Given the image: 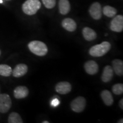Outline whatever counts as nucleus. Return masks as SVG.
<instances>
[{"mask_svg": "<svg viewBox=\"0 0 123 123\" xmlns=\"http://www.w3.org/2000/svg\"><path fill=\"white\" fill-rule=\"evenodd\" d=\"M28 88L25 86H18L14 90V96L17 99H24L28 96Z\"/></svg>", "mask_w": 123, "mask_h": 123, "instance_id": "nucleus-11", "label": "nucleus"}, {"mask_svg": "<svg viewBox=\"0 0 123 123\" xmlns=\"http://www.w3.org/2000/svg\"><path fill=\"white\" fill-rule=\"evenodd\" d=\"M5 1H11V0H5Z\"/></svg>", "mask_w": 123, "mask_h": 123, "instance_id": "nucleus-29", "label": "nucleus"}, {"mask_svg": "<svg viewBox=\"0 0 123 123\" xmlns=\"http://www.w3.org/2000/svg\"><path fill=\"white\" fill-rule=\"evenodd\" d=\"M28 47L31 53L38 56H44L48 52V48L46 44L39 41L30 42L28 44Z\"/></svg>", "mask_w": 123, "mask_h": 123, "instance_id": "nucleus-2", "label": "nucleus"}, {"mask_svg": "<svg viewBox=\"0 0 123 123\" xmlns=\"http://www.w3.org/2000/svg\"><path fill=\"white\" fill-rule=\"evenodd\" d=\"M71 85L67 81H61L55 86V91L60 94L65 95L71 91Z\"/></svg>", "mask_w": 123, "mask_h": 123, "instance_id": "nucleus-8", "label": "nucleus"}, {"mask_svg": "<svg viewBox=\"0 0 123 123\" xmlns=\"http://www.w3.org/2000/svg\"><path fill=\"white\" fill-rule=\"evenodd\" d=\"M111 30L115 32L120 33L123 30V17L121 15H118L115 17L111 22Z\"/></svg>", "mask_w": 123, "mask_h": 123, "instance_id": "nucleus-6", "label": "nucleus"}, {"mask_svg": "<svg viewBox=\"0 0 123 123\" xmlns=\"http://www.w3.org/2000/svg\"><path fill=\"white\" fill-rule=\"evenodd\" d=\"M84 67L86 73L91 75L96 74L99 71V66L98 63L93 61H87L84 64Z\"/></svg>", "mask_w": 123, "mask_h": 123, "instance_id": "nucleus-9", "label": "nucleus"}, {"mask_svg": "<svg viewBox=\"0 0 123 123\" xmlns=\"http://www.w3.org/2000/svg\"><path fill=\"white\" fill-rule=\"evenodd\" d=\"M119 105L121 110H123V99H121L119 101Z\"/></svg>", "mask_w": 123, "mask_h": 123, "instance_id": "nucleus-24", "label": "nucleus"}, {"mask_svg": "<svg viewBox=\"0 0 123 123\" xmlns=\"http://www.w3.org/2000/svg\"><path fill=\"white\" fill-rule=\"evenodd\" d=\"M12 100L6 93H0V112L6 113L12 107Z\"/></svg>", "mask_w": 123, "mask_h": 123, "instance_id": "nucleus-5", "label": "nucleus"}, {"mask_svg": "<svg viewBox=\"0 0 123 123\" xmlns=\"http://www.w3.org/2000/svg\"><path fill=\"white\" fill-rule=\"evenodd\" d=\"M41 3L39 0H27L22 5V10L24 13L29 15L36 14L41 8Z\"/></svg>", "mask_w": 123, "mask_h": 123, "instance_id": "nucleus-3", "label": "nucleus"}, {"mask_svg": "<svg viewBox=\"0 0 123 123\" xmlns=\"http://www.w3.org/2000/svg\"><path fill=\"white\" fill-rule=\"evenodd\" d=\"M2 3H3V1L2 0H0V4H2Z\"/></svg>", "mask_w": 123, "mask_h": 123, "instance_id": "nucleus-27", "label": "nucleus"}, {"mask_svg": "<svg viewBox=\"0 0 123 123\" xmlns=\"http://www.w3.org/2000/svg\"><path fill=\"white\" fill-rule=\"evenodd\" d=\"M101 98L104 104L107 106H111L113 104V99L111 92L108 90H103L101 92Z\"/></svg>", "mask_w": 123, "mask_h": 123, "instance_id": "nucleus-16", "label": "nucleus"}, {"mask_svg": "<svg viewBox=\"0 0 123 123\" xmlns=\"http://www.w3.org/2000/svg\"><path fill=\"white\" fill-rule=\"evenodd\" d=\"M70 4L68 0H59V10L61 14L66 15L70 11Z\"/></svg>", "mask_w": 123, "mask_h": 123, "instance_id": "nucleus-17", "label": "nucleus"}, {"mask_svg": "<svg viewBox=\"0 0 123 123\" xmlns=\"http://www.w3.org/2000/svg\"><path fill=\"white\" fill-rule=\"evenodd\" d=\"M63 27L68 31L73 32L76 29V24L74 20L71 18H67L63 20L62 22Z\"/></svg>", "mask_w": 123, "mask_h": 123, "instance_id": "nucleus-12", "label": "nucleus"}, {"mask_svg": "<svg viewBox=\"0 0 123 123\" xmlns=\"http://www.w3.org/2000/svg\"><path fill=\"white\" fill-rule=\"evenodd\" d=\"M103 12L105 16L112 18L116 15L117 10L116 9L111 6H105L103 9Z\"/></svg>", "mask_w": 123, "mask_h": 123, "instance_id": "nucleus-18", "label": "nucleus"}, {"mask_svg": "<svg viewBox=\"0 0 123 123\" xmlns=\"http://www.w3.org/2000/svg\"><path fill=\"white\" fill-rule=\"evenodd\" d=\"M112 92L115 95H121L123 92V84L118 83L113 85L112 87Z\"/></svg>", "mask_w": 123, "mask_h": 123, "instance_id": "nucleus-21", "label": "nucleus"}, {"mask_svg": "<svg viewBox=\"0 0 123 123\" xmlns=\"http://www.w3.org/2000/svg\"><path fill=\"white\" fill-rule=\"evenodd\" d=\"M27 71L28 67L26 64H19L15 66L14 69L12 71V74L15 78H19L24 76L27 73Z\"/></svg>", "mask_w": 123, "mask_h": 123, "instance_id": "nucleus-10", "label": "nucleus"}, {"mask_svg": "<svg viewBox=\"0 0 123 123\" xmlns=\"http://www.w3.org/2000/svg\"><path fill=\"white\" fill-rule=\"evenodd\" d=\"M118 123H123V119H121V120H120V121H119V122H118Z\"/></svg>", "mask_w": 123, "mask_h": 123, "instance_id": "nucleus-26", "label": "nucleus"}, {"mask_svg": "<svg viewBox=\"0 0 123 123\" xmlns=\"http://www.w3.org/2000/svg\"><path fill=\"white\" fill-rule=\"evenodd\" d=\"M12 69L7 64H0V75L3 76H9L12 74Z\"/></svg>", "mask_w": 123, "mask_h": 123, "instance_id": "nucleus-19", "label": "nucleus"}, {"mask_svg": "<svg viewBox=\"0 0 123 123\" xmlns=\"http://www.w3.org/2000/svg\"><path fill=\"white\" fill-rule=\"evenodd\" d=\"M86 105L85 98L82 96L77 97L71 103L72 110L76 113H80L84 110Z\"/></svg>", "mask_w": 123, "mask_h": 123, "instance_id": "nucleus-4", "label": "nucleus"}, {"mask_svg": "<svg viewBox=\"0 0 123 123\" xmlns=\"http://www.w3.org/2000/svg\"><path fill=\"white\" fill-rule=\"evenodd\" d=\"M112 69L119 76L123 75V62L120 59H114L112 61Z\"/></svg>", "mask_w": 123, "mask_h": 123, "instance_id": "nucleus-15", "label": "nucleus"}, {"mask_svg": "<svg viewBox=\"0 0 123 123\" xmlns=\"http://www.w3.org/2000/svg\"><path fill=\"white\" fill-rule=\"evenodd\" d=\"M9 123H22L23 121L21 116L16 113V112H12L9 115L8 117Z\"/></svg>", "mask_w": 123, "mask_h": 123, "instance_id": "nucleus-20", "label": "nucleus"}, {"mask_svg": "<svg viewBox=\"0 0 123 123\" xmlns=\"http://www.w3.org/2000/svg\"><path fill=\"white\" fill-rule=\"evenodd\" d=\"M113 76V70L112 67L110 66H106L101 75V80L104 83H108L111 80Z\"/></svg>", "mask_w": 123, "mask_h": 123, "instance_id": "nucleus-13", "label": "nucleus"}, {"mask_svg": "<svg viewBox=\"0 0 123 123\" xmlns=\"http://www.w3.org/2000/svg\"><path fill=\"white\" fill-rule=\"evenodd\" d=\"M83 36L86 41H92L95 39L97 37V34L94 30L90 27H86L83 29Z\"/></svg>", "mask_w": 123, "mask_h": 123, "instance_id": "nucleus-14", "label": "nucleus"}, {"mask_svg": "<svg viewBox=\"0 0 123 123\" xmlns=\"http://www.w3.org/2000/svg\"><path fill=\"white\" fill-rule=\"evenodd\" d=\"M42 123H49V122L47 121H43Z\"/></svg>", "mask_w": 123, "mask_h": 123, "instance_id": "nucleus-25", "label": "nucleus"}, {"mask_svg": "<svg viewBox=\"0 0 123 123\" xmlns=\"http://www.w3.org/2000/svg\"><path fill=\"white\" fill-rule=\"evenodd\" d=\"M1 50H0V55H1Z\"/></svg>", "mask_w": 123, "mask_h": 123, "instance_id": "nucleus-28", "label": "nucleus"}, {"mask_svg": "<svg viewBox=\"0 0 123 123\" xmlns=\"http://www.w3.org/2000/svg\"><path fill=\"white\" fill-rule=\"evenodd\" d=\"M89 13L92 18L95 20L100 19L102 16V9L99 2L92 4L89 9Z\"/></svg>", "mask_w": 123, "mask_h": 123, "instance_id": "nucleus-7", "label": "nucleus"}, {"mask_svg": "<svg viewBox=\"0 0 123 123\" xmlns=\"http://www.w3.org/2000/svg\"><path fill=\"white\" fill-rule=\"evenodd\" d=\"M59 100L58 99H56V98L53 99L51 101V105L53 106V107H56V106L59 105Z\"/></svg>", "mask_w": 123, "mask_h": 123, "instance_id": "nucleus-23", "label": "nucleus"}, {"mask_svg": "<svg viewBox=\"0 0 123 123\" xmlns=\"http://www.w3.org/2000/svg\"><path fill=\"white\" fill-rule=\"evenodd\" d=\"M111 48V44L108 42H103L92 46L89 50V53L93 57H100L106 54Z\"/></svg>", "mask_w": 123, "mask_h": 123, "instance_id": "nucleus-1", "label": "nucleus"}, {"mask_svg": "<svg viewBox=\"0 0 123 123\" xmlns=\"http://www.w3.org/2000/svg\"><path fill=\"white\" fill-rule=\"evenodd\" d=\"M44 6L47 9H53L56 4V0H42Z\"/></svg>", "mask_w": 123, "mask_h": 123, "instance_id": "nucleus-22", "label": "nucleus"}]
</instances>
